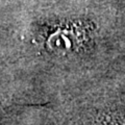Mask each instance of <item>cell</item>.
Wrapping results in <instances>:
<instances>
[{"label": "cell", "instance_id": "cell-1", "mask_svg": "<svg viewBox=\"0 0 125 125\" xmlns=\"http://www.w3.org/2000/svg\"><path fill=\"white\" fill-rule=\"evenodd\" d=\"M93 125H118V124L112 118L105 117V118H100L99 120H97L95 123H93Z\"/></svg>", "mask_w": 125, "mask_h": 125}]
</instances>
